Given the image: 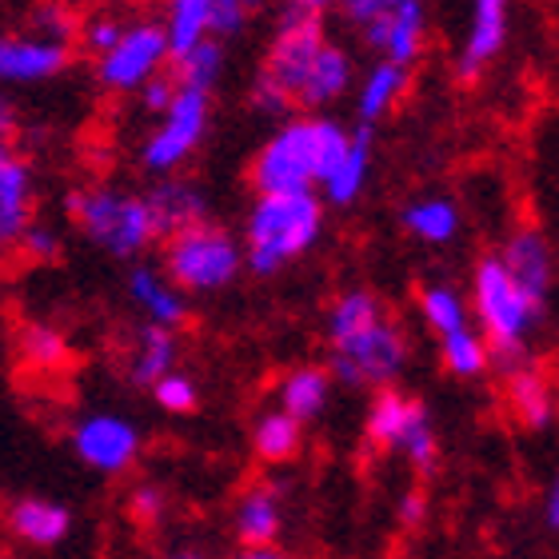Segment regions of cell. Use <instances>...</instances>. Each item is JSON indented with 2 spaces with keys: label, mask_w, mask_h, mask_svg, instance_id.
<instances>
[{
  "label": "cell",
  "mask_w": 559,
  "mask_h": 559,
  "mask_svg": "<svg viewBox=\"0 0 559 559\" xmlns=\"http://www.w3.org/2000/svg\"><path fill=\"white\" fill-rule=\"evenodd\" d=\"M33 224V173L16 152H0V248L16 245Z\"/></svg>",
  "instance_id": "14"
},
{
  "label": "cell",
  "mask_w": 559,
  "mask_h": 559,
  "mask_svg": "<svg viewBox=\"0 0 559 559\" xmlns=\"http://www.w3.org/2000/svg\"><path fill=\"white\" fill-rule=\"evenodd\" d=\"M16 245H21L33 260H57L60 257V236L52 233V228H45V224H28V233H24Z\"/></svg>",
  "instance_id": "40"
},
{
  "label": "cell",
  "mask_w": 559,
  "mask_h": 559,
  "mask_svg": "<svg viewBox=\"0 0 559 559\" xmlns=\"http://www.w3.org/2000/svg\"><path fill=\"white\" fill-rule=\"evenodd\" d=\"M64 209L76 221V228L93 245L108 248L112 257H136L156 240L144 197H129L117 188H81L64 200Z\"/></svg>",
  "instance_id": "3"
},
{
  "label": "cell",
  "mask_w": 559,
  "mask_h": 559,
  "mask_svg": "<svg viewBox=\"0 0 559 559\" xmlns=\"http://www.w3.org/2000/svg\"><path fill=\"white\" fill-rule=\"evenodd\" d=\"M144 209H148L156 240H173L176 233L197 228L209 216V204L200 197V188H192L188 180H164V185H156L144 197Z\"/></svg>",
  "instance_id": "12"
},
{
  "label": "cell",
  "mask_w": 559,
  "mask_h": 559,
  "mask_svg": "<svg viewBox=\"0 0 559 559\" xmlns=\"http://www.w3.org/2000/svg\"><path fill=\"white\" fill-rule=\"evenodd\" d=\"M69 60V45H52L40 36H0V81H48Z\"/></svg>",
  "instance_id": "13"
},
{
  "label": "cell",
  "mask_w": 559,
  "mask_h": 559,
  "mask_svg": "<svg viewBox=\"0 0 559 559\" xmlns=\"http://www.w3.org/2000/svg\"><path fill=\"white\" fill-rule=\"evenodd\" d=\"M324 45L328 40H324V24H320V16H312V12H288L284 24H280L276 40H272V48H269L264 76L276 81L288 96H296L304 72L312 69V60L320 57V48ZM292 105H296V100H292Z\"/></svg>",
  "instance_id": "9"
},
{
  "label": "cell",
  "mask_w": 559,
  "mask_h": 559,
  "mask_svg": "<svg viewBox=\"0 0 559 559\" xmlns=\"http://www.w3.org/2000/svg\"><path fill=\"white\" fill-rule=\"evenodd\" d=\"M500 264L508 269V276L515 280V288L524 292L527 300L544 304V296H548V284H551V252H548V240L539 233H515L512 240H508V248H503Z\"/></svg>",
  "instance_id": "15"
},
{
  "label": "cell",
  "mask_w": 559,
  "mask_h": 559,
  "mask_svg": "<svg viewBox=\"0 0 559 559\" xmlns=\"http://www.w3.org/2000/svg\"><path fill=\"white\" fill-rule=\"evenodd\" d=\"M340 4H344V12H348V21L368 28L372 21H380V16H388V12L396 9L400 0H340Z\"/></svg>",
  "instance_id": "42"
},
{
  "label": "cell",
  "mask_w": 559,
  "mask_h": 559,
  "mask_svg": "<svg viewBox=\"0 0 559 559\" xmlns=\"http://www.w3.org/2000/svg\"><path fill=\"white\" fill-rule=\"evenodd\" d=\"M168 559H200V556H192V551H176V556H168Z\"/></svg>",
  "instance_id": "49"
},
{
  "label": "cell",
  "mask_w": 559,
  "mask_h": 559,
  "mask_svg": "<svg viewBox=\"0 0 559 559\" xmlns=\"http://www.w3.org/2000/svg\"><path fill=\"white\" fill-rule=\"evenodd\" d=\"M176 364V336L168 332V328H140L136 336V348H132V360H129V376L132 384H156V380H164V376L173 372Z\"/></svg>",
  "instance_id": "24"
},
{
  "label": "cell",
  "mask_w": 559,
  "mask_h": 559,
  "mask_svg": "<svg viewBox=\"0 0 559 559\" xmlns=\"http://www.w3.org/2000/svg\"><path fill=\"white\" fill-rule=\"evenodd\" d=\"M12 132H16V120H12L9 105H4V100H0V152H9V140H12Z\"/></svg>",
  "instance_id": "45"
},
{
  "label": "cell",
  "mask_w": 559,
  "mask_h": 559,
  "mask_svg": "<svg viewBox=\"0 0 559 559\" xmlns=\"http://www.w3.org/2000/svg\"><path fill=\"white\" fill-rule=\"evenodd\" d=\"M419 308H424V320L431 324V332H440V336H452V332H464V328H467L464 300H460L452 288H443V284H431V288H424V296H419Z\"/></svg>",
  "instance_id": "34"
},
{
  "label": "cell",
  "mask_w": 559,
  "mask_h": 559,
  "mask_svg": "<svg viewBox=\"0 0 559 559\" xmlns=\"http://www.w3.org/2000/svg\"><path fill=\"white\" fill-rule=\"evenodd\" d=\"M476 312L484 320V332L500 356H520L527 336V324L536 320V304L515 288V280L500 264V257H488L476 272Z\"/></svg>",
  "instance_id": "5"
},
{
  "label": "cell",
  "mask_w": 559,
  "mask_h": 559,
  "mask_svg": "<svg viewBox=\"0 0 559 559\" xmlns=\"http://www.w3.org/2000/svg\"><path fill=\"white\" fill-rule=\"evenodd\" d=\"M368 164H372V129H356L348 140V152L344 160L336 164V173L324 180V192L332 204H352V200L364 192V180H368Z\"/></svg>",
  "instance_id": "23"
},
{
  "label": "cell",
  "mask_w": 559,
  "mask_h": 559,
  "mask_svg": "<svg viewBox=\"0 0 559 559\" xmlns=\"http://www.w3.org/2000/svg\"><path fill=\"white\" fill-rule=\"evenodd\" d=\"M164 508H168V500H164V491L152 488V484H140V488L129 496V515L136 527H156L160 524Z\"/></svg>",
  "instance_id": "37"
},
{
  "label": "cell",
  "mask_w": 559,
  "mask_h": 559,
  "mask_svg": "<svg viewBox=\"0 0 559 559\" xmlns=\"http://www.w3.org/2000/svg\"><path fill=\"white\" fill-rule=\"evenodd\" d=\"M252 100H257V108H260V112H269V117H280V112H288V108H292V96L284 93V88H280L276 81H269L264 72H260Z\"/></svg>",
  "instance_id": "41"
},
{
  "label": "cell",
  "mask_w": 559,
  "mask_h": 559,
  "mask_svg": "<svg viewBox=\"0 0 559 559\" xmlns=\"http://www.w3.org/2000/svg\"><path fill=\"white\" fill-rule=\"evenodd\" d=\"M224 69V52L216 40H200V45H192L188 52H180V57H173V84L176 88H188V93H204L209 96V88L216 84V76H221Z\"/></svg>",
  "instance_id": "27"
},
{
  "label": "cell",
  "mask_w": 559,
  "mask_h": 559,
  "mask_svg": "<svg viewBox=\"0 0 559 559\" xmlns=\"http://www.w3.org/2000/svg\"><path fill=\"white\" fill-rule=\"evenodd\" d=\"M424 512H428V500H424V491H408L404 496V503H400V520L408 527L424 524Z\"/></svg>",
  "instance_id": "44"
},
{
  "label": "cell",
  "mask_w": 559,
  "mask_h": 559,
  "mask_svg": "<svg viewBox=\"0 0 559 559\" xmlns=\"http://www.w3.org/2000/svg\"><path fill=\"white\" fill-rule=\"evenodd\" d=\"M245 24V4L240 0H209V33L233 36Z\"/></svg>",
  "instance_id": "39"
},
{
  "label": "cell",
  "mask_w": 559,
  "mask_h": 559,
  "mask_svg": "<svg viewBox=\"0 0 559 559\" xmlns=\"http://www.w3.org/2000/svg\"><path fill=\"white\" fill-rule=\"evenodd\" d=\"M352 132L336 120H288L276 136L257 152L252 160V185L260 197H292L312 192L336 173V164L348 152Z\"/></svg>",
  "instance_id": "1"
},
{
  "label": "cell",
  "mask_w": 559,
  "mask_h": 559,
  "mask_svg": "<svg viewBox=\"0 0 559 559\" xmlns=\"http://www.w3.org/2000/svg\"><path fill=\"white\" fill-rule=\"evenodd\" d=\"M152 396L160 404L164 412H176V416H185V412H197L200 396H197V384L180 372H168L164 380L152 384Z\"/></svg>",
  "instance_id": "36"
},
{
  "label": "cell",
  "mask_w": 559,
  "mask_h": 559,
  "mask_svg": "<svg viewBox=\"0 0 559 559\" xmlns=\"http://www.w3.org/2000/svg\"><path fill=\"white\" fill-rule=\"evenodd\" d=\"M240 559H292V556H284V551H276V548H245Z\"/></svg>",
  "instance_id": "48"
},
{
  "label": "cell",
  "mask_w": 559,
  "mask_h": 559,
  "mask_svg": "<svg viewBox=\"0 0 559 559\" xmlns=\"http://www.w3.org/2000/svg\"><path fill=\"white\" fill-rule=\"evenodd\" d=\"M160 28L173 57L209 40V0H168V21Z\"/></svg>",
  "instance_id": "30"
},
{
  "label": "cell",
  "mask_w": 559,
  "mask_h": 559,
  "mask_svg": "<svg viewBox=\"0 0 559 559\" xmlns=\"http://www.w3.org/2000/svg\"><path fill=\"white\" fill-rule=\"evenodd\" d=\"M544 515H548V527H556L559 532V479L551 484L548 491V503H544Z\"/></svg>",
  "instance_id": "46"
},
{
  "label": "cell",
  "mask_w": 559,
  "mask_h": 559,
  "mask_svg": "<svg viewBox=\"0 0 559 559\" xmlns=\"http://www.w3.org/2000/svg\"><path fill=\"white\" fill-rule=\"evenodd\" d=\"M240 4H245V9H248V4H260V0H240Z\"/></svg>",
  "instance_id": "50"
},
{
  "label": "cell",
  "mask_w": 559,
  "mask_h": 559,
  "mask_svg": "<svg viewBox=\"0 0 559 559\" xmlns=\"http://www.w3.org/2000/svg\"><path fill=\"white\" fill-rule=\"evenodd\" d=\"M21 356L28 368H40V372H57L69 364V344L57 328L48 324H24L21 328Z\"/></svg>",
  "instance_id": "33"
},
{
  "label": "cell",
  "mask_w": 559,
  "mask_h": 559,
  "mask_svg": "<svg viewBox=\"0 0 559 559\" xmlns=\"http://www.w3.org/2000/svg\"><path fill=\"white\" fill-rule=\"evenodd\" d=\"M72 448L81 455L84 464L105 472V476H117L124 467H132L140 452V436L124 416H84L72 431Z\"/></svg>",
  "instance_id": "10"
},
{
  "label": "cell",
  "mask_w": 559,
  "mask_h": 559,
  "mask_svg": "<svg viewBox=\"0 0 559 559\" xmlns=\"http://www.w3.org/2000/svg\"><path fill=\"white\" fill-rule=\"evenodd\" d=\"M120 33H124V24L117 21V16H108V12H100V16H93L88 24H81V40L88 52H96V57H105L108 48L117 45Z\"/></svg>",
  "instance_id": "38"
},
{
  "label": "cell",
  "mask_w": 559,
  "mask_h": 559,
  "mask_svg": "<svg viewBox=\"0 0 559 559\" xmlns=\"http://www.w3.org/2000/svg\"><path fill=\"white\" fill-rule=\"evenodd\" d=\"M443 364L455 376H479L488 368V344H484V336L467 332V328L452 332V336H443Z\"/></svg>",
  "instance_id": "35"
},
{
  "label": "cell",
  "mask_w": 559,
  "mask_h": 559,
  "mask_svg": "<svg viewBox=\"0 0 559 559\" xmlns=\"http://www.w3.org/2000/svg\"><path fill=\"white\" fill-rule=\"evenodd\" d=\"M424 419H428V412H424L419 400L400 396V392H380L372 412H368V440H372L376 448H400V452H404L408 436Z\"/></svg>",
  "instance_id": "17"
},
{
  "label": "cell",
  "mask_w": 559,
  "mask_h": 559,
  "mask_svg": "<svg viewBox=\"0 0 559 559\" xmlns=\"http://www.w3.org/2000/svg\"><path fill=\"white\" fill-rule=\"evenodd\" d=\"M209 129V96L176 88L173 105L164 112V124L144 144V168L148 173H173L192 156Z\"/></svg>",
  "instance_id": "8"
},
{
  "label": "cell",
  "mask_w": 559,
  "mask_h": 559,
  "mask_svg": "<svg viewBox=\"0 0 559 559\" xmlns=\"http://www.w3.org/2000/svg\"><path fill=\"white\" fill-rule=\"evenodd\" d=\"M173 96H176L173 76H152V81L140 88V100H144V108H148V112H160V117L168 112Z\"/></svg>",
  "instance_id": "43"
},
{
  "label": "cell",
  "mask_w": 559,
  "mask_h": 559,
  "mask_svg": "<svg viewBox=\"0 0 559 559\" xmlns=\"http://www.w3.org/2000/svg\"><path fill=\"white\" fill-rule=\"evenodd\" d=\"M380 320H384V308H380L372 292H348V296H340L332 316H328V340H332V348L348 344L352 336L368 332Z\"/></svg>",
  "instance_id": "28"
},
{
  "label": "cell",
  "mask_w": 559,
  "mask_h": 559,
  "mask_svg": "<svg viewBox=\"0 0 559 559\" xmlns=\"http://www.w3.org/2000/svg\"><path fill=\"white\" fill-rule=\"evenodd\" d=\"M236 536L245 548H272L280 536V500L276 488H252L236 512Z\"/></svg>",
  "instance_id": "22"
},
{
  "label": "cell",
  "mask_w": 559,
  "mask_h": 559,
  "mask_svg": "<svg viewBox=\"0 0 559 559\" xmlns=\"http://www.w3.org/2000/svg\"><path fill=\"white\" fill-rule=\"evenodd\" d=\"M404 228L416 233L419 240H428V245H443L460 228V212H455L452 200H419L404 212Z\"/></svg>",
  "instance_id": "31"
},
{
  "label": "cell",
  "mask_w": 559,
  "mask_h": 559,
  "mask_svg": "<svg viewBox=\"0 0 559 559\" xmlns=\"http://www.w3.org/2000/svg\"><path fill=\"white\" fill-rule=\"evenodd\" d=\"M300 424L292 416H284V412H264V416L257 419V428H252V448H257V455L264 460V464H288L292 455L300 452Z\"/></svg>",
  "instance_id": "29"
},
{
  "label": "cell",
  "mask_w": 559,
  "mask_h": 559,
  "mask_svg": "<svg viewBox=\"0 0 559 559\" xmlns=\"http://www.w3.org/2000/svg\"><path fill=\"white\" fill-rule=\"evenodd\" d=\"M324 209L312 192L292 197H260L248 212V269L260 276L280 272L288 260L316 245Z\"/></svg>",
  "instance_id": "2"
},
{
  "label": "cell",
  "mask_w": 559,
  "mask_h": 559,
  "mask_svg": "<svg viewBox=\"0 0 559 559\" xmlns=\"http://www.w3.org/2000/svg\"><path fill=\"white\" fill-rule=\"evenodd\" d=\"M28 36H40V40H52V45H69L81 36V21L72 12L69 0H36L33 12H28Z\"/></svg>",
  "instance_id": "32"
},
{
  "label": "cell",
  "mask_w": 559,
  "mask_h": 559,
  "mask_svg": "<svg viewBox=\"0 0 559 559\" xmlns=\"http://www.w3.org/2000/svg\"><path fill=\"white\" fill-rule=\"evenodd\" d=\"M348 84H352V60L344 48L336 45H324L320 48V57L312 60V69L304 72V81L300 88H296V105L304 108H320V105H332L336 96L348 93Z\"/></svg>",
  "instance_id": "18"
},
{
  "label": "cell",
  "mask_w": 559,
  "mask_h": 559,
  "mask_svg": "<svg viewBox=\"0 0 559 559\" xmlns=\"http://www.w3.org/2000/svg\"><path fill=\"white\" fill-rule=\"evenodd\" d=\"M404 360H408V344L400 336V328L388 324V320L332 348V372L352 388L388 384L404 368Z\"/></svg>",
  "instance_id": "6"
},
{
  "label": "cell",
  "mask_w": 559,
  "mask_h": 559,
  "mask_svg": "<svg viewBox=\"0 0 559 559\" xmlns=\"http://www.w3.org/2000/svg\"><path fill=\"white\" fill-rule=\"evenodd\" d=\"M508 400H512V412L524 419L527 428H548L551 416H556V392H551L548 376L539 368H515L512 380H508Z\"/></svg>",
  "instance_id": "21"
},
{
  "label": "cell",
  "mask_w": 559,
  "mask_h": 559,
  "mask_svg": "<svg viewBox=\"0 0 559 559\" xmlns=\"http://www.w3.org/2000/svg\"><path fill=\"white\" fill-rule=\"evenodd\" d=\"M9 527L12 536L33 544V548H52L69 536L72 515L69 508H60L52 500H16L9 508Z\"/></svg>",
  "instance_id": "19"
},
{
  "label": "cell",
  "mask_w": 559,
  "mask_h": 559,
  "mask_svg": "<svg viewBox=\"0 0 559 559\" xmlns=\"http://www.w3.org/2000/svg\"><path fill=\"white\" fill-rule=\"evenodd\" d=\"M173 60L168 52V40H164L160 24H129L120 40L108 48L100 64H96V76L105 88L112 93H132V88H144L152 76H160V69Z\"/></svg>",
  "instance_id": "7"
},
{
  "label": "cell",
  "mask_w": 559,
  "mask_h": 559,
  "mask_svg": "<svg viewBox=\"0 0 559 559\" xmlns=\"http://www.w3.org/2000/svg\"><path fill=\"white\" fill-rule=\"evenodd\" d=\"M328 372L324 368H296V372L284 380L280 388V404H284V416H292L296 424L312 419L324 412L328 404Z\"/></svg>",
  "instance_id": "26"
},
{
  "label": "cell",
  "mask_w": 559,
  "mask_h": 559,
  "mask_svg": "<svg viewBox=\"0 0 559 559\" xmlns=\"http://www.w3.org/2000/svg\"><path fill=\"white\" fill-rule=\"evenodd\" d=\"M288 4H292V12H312V16H320L328 4H340V0H288Z\"/></svg>",
  "instance_id": "47"
},
{
  "label": "cell",
  "mask_w": 559,
  "mask_h": 559,
  "mask_svg": "<svg viewBox=\"0 0 559 559\" xmlns=\"http://www.w3.org/2000/svg\"><path fill=\"white\" fill-rule=\"evenodd\" d=\"M404 88H408V69H400V64H388V60H380V64H376V69L364 76L360 96H356V108H360L364 129L384 117L388 108H392L400 96H404Z\"/></svg>",
  "instance_id": "25"
},
{
  "label": "cell",
  "mask_w": 559,
  "mask_h": 559,
  "mask_svg": "<svg viewBox=\"0 0 559 559\" xmlns=\"http://www.w3.org/2000/svg\"><path fill=\"white\" fill-rule=\"evenodd\" d=\"M240 264H245L240 245L209 221L176 233L173 240H164V269H168L173 288L216 292L224 284H233Z\"/></svg>",
  "instance_id": "4"
},
{
  "label": "cell",
  "mask_w": 559,
  "mask_h": 559,
  "mask_svg": "<svg viewBox=\"0 0 559 559\" xmlns=\"http://www.w3.org/2000/svg\"><path fill=\"white\" fill-rule=\"evenodd\" d=\"M508 40V0H472V28L460 57V76H476Z\"/></svg>",
  "instance_id": "16"
},
{
  "label": "cell",
  "mask_w": 559,
  "mask_h": 559,
  "mask_svg": "<svg viewBox=\"0 0 559 559\" xmlns=\"http://www.w3.org/2000/svg\"><path fill=\"white\" fill-rule=\"evenodd\" d=\"M424 28H428L424 4L419 0H400L388 16L368 24V45L380 48L388 64L408 69L412 60L419 57V48H424Z\"/></svg>",
  "instance_id": "11"
},
{
  "label": "cell",
  "mask_w": 559,
  "mask_h": 559,
  "mask_svg": "<svg viewBox=\"0 0 559 559\" xmlns=\"http://www.w3.org/2000/svg\"><path fill=\"white\" fill-rule=\"evenodd\" d=\"M129 292H132V300L144 308V316H148L156 328H180L188 320V304L185 296L168 284V280L160 276V272H152V269H136L129 276Z\"/></svg>",
  "instance_id": "20"
}]
</instances>
